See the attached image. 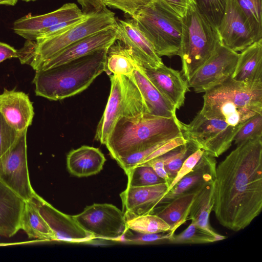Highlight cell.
I'll return each mask as SVG.
<instances>
[{
    "mask_svg": "<svg viewBox=\"0 0 262 262\" xmlns=\"http://www.w3.org/2000/svg\"><path fill=\"white\" fill-rule=\"evenodd\" d=\"M212 211L233 231L249 226L262 209V137L236 145L216 167Z\"/></svg>",
    "mask_w": 262,
    "mask_h": 262,
    "instance_id": "obj_1",
    "label": "cell"
},
{
    "mask_svg": "<svg viewBox=\"0 0 262 262\" xmlns=\"http://www.w3.org/2000/svg\"><path fill=\"white\" fill-rule=\"evenodd\" d=\"M108 48L46 70L36 71L33 80L36 95L57 101L84 91L105 72Z\"/></svg>",
    "mask_w": 262,
    "mask_h": 262,
    "instance_id": "obj_2",
    "label": "cell"
},
{
    "mask_svg": "<svg viewBox=\"0 0 262 262\" xmlns=\"http://www.w3.org/2000/svg\"><path fill=\"white\" fill-rule=\"evenodd\" d=\"M176 117L167 118L145 114L121 117L105 144L116 161L132 154L175 137L183 136Z\"/></svg>",
    "mask_w": 262,
    "mask_h": 262,
    "instance_id": "obj_3",
    "label": "cell"
},
{
    "mask_svg": "<svg viewBox=\"0 0 262 262\" xmlns=\"http://www.w3.org/2000/svg\"><path fill=\"white\" fill-rule=\"evenodd\" d=\"M202 115L241 127L253 116L262 114V83L236 81L231 77L206 91Z\"/></svg>",
    "mask_w": 262,
    "mask_h": 262,
    "instance_id": "obj_4",
    "label": "cell"
},
{
    "mask_svg": "<svg viewBox=\"0 0 262 262\" xmlns=\"http://www.w3.org/2000/svg\"><path fill=\"white\" fill-rule=\"evenodd\" d=\"M115 13L107 8L88 14L82 21L65 32L44 39L27 40L17 50L21 64L36 71L40 64L71 45L95 33L115 28Z\"/></svg>",
    "mask_w": 262,
    "mask_h": 262,
    "instance_id": "obj_5",
    "label": "cell"
},
{
    "mask_svg": "<svg viewBox=\"0 0 262 262\" xmlns=\"http://www.w3.org/2000/svg\"><path fill=\"white\" fill-rule=\"evenodd\" d=\"M182 31L179 56L182 75L188 81L222 44L217 28L196 9L190 8L182 18Z\"/></svg>",
    "mask_w": 262,
    "mask_h": 262,
    "instance_id": "obj_6",
    "label": "cell"
},
{
    "mask_svg": "<svg viewBox=\"0 0 262 262\" xmlns=\"http://www.w3.org/2000/svg\"><path fill=\"white\" fill-rule=\"evenodd\" d=\"M132 18L159 56H179L182 38V18L163 2L154 0Z\"/></svg>",
    "mask_w": 262,
    "mask_h": 262,
    "instance_id": "obj_7",
    "label": "cell"
},
{
    "mask_svg": "<svg viewBox=\"0 0 262 262\" xmlns=\"http://www.w3.org/2000/svg\"><path fill=\"white\" fill-rule=\"evenodd\" d=\"M183 136L196 148L217 158L231 146L234 138L242 127H235L217 119L207 118L199 112L188 124L181 121Z\"/></svg>",
    "mask_w": 262,
    "mask_h": 262,
    "instance_id": "obj_8",
    "label": "cell"
},
{
    "mask_svg": "<svg viewBox=\"0 0 262 262\" xmlns=\"http://www.w3.org/2000/svg\"><path fill=\"white\" fill-rule=\"evenodd\" d=\"M27 129L0 158V182L23 199H33L35 191L30 180L27 155Z\"/></svg>",
    "mask_w": 262,
    "mask_h": 262,
    "instance_id": "obj_9",
    "label": "cell"
},
{
    "mask_svg": "<svg viewBox=\"0 0 262 262\" xmlns=\"http://www.w3.org/2000/svg\"><path fill=\"white\" fill-rule=\"evenodd\" d=\"M73 216L95 238L120 241L128 230L123 212L111 204H93Z\"/></svg>",
    "mask_w": 262,
    "mask_h": 262,
    "instance_id": "obj_10",
    "label": "cell"
},
{
    "mask_svg": "<svg viewBox=\"0 0 262 262\" xmlns=\"http://www.w3.org/2000/svg\"><path fill=\"white\" fill-rule=\"evenodd\" d=\"M239 53L222 44L215 54L187 81L197 93L205 92L231 77Z\"/></svg>",
    "mask_w": 262,
    "mask_h": 262,
    "instance_id": "obj_11",
    "label": "cell"
},
{
    "mask_svg": "<svg viewBox=\"0 0 262 262\" xmlns=\"http://www.w3.org/2000/svg\"><path fill=\"white\" fill-rule=\"evenodd\" d=\"M217 29L222 44L236 52L256 41L246 15L235 0H226Z\"/></svg>",
    "mask_w": 262,
    "mask_h": 262,
    "instance_id": "obj_12",
    "label": "cell"
},
{
    "mask_svg": "<svg viewBox=\"0 0 262 262\" xmlns=\"http://www.w3.org/2000/svg\"><path fill=\"white\" fill-rule=\"evenodd\" d=\"M116 40L129 47L138 63L143 68H157L163 64L152 45L132 18H115Z\"/></svg>",
    "mask_w": 262,
    "mask_h": 262,
    "instance_id": "obj_13",
    "label": "cell"
},
{
    "mask_svg": "<svg viewBox=\"0 0 262 262\" xmlns=\"http://www.w3.org/2000/svg\"><path fill=\"white\" fill-rule=\"evenodd\" d=\"M33 199L39 212L53 232L55 241L69 243H88L95 239L83 229L73 216L59 211L35 193Z\"/></svg>",
    "mask_w": 262,
    "mask_h": 262,
    "instance_id": "obj_14",
    "label": "cell"
},
{
    "mask_svg": "<svg viewBox=\"0 0 262 262\" xmlns=\"http://www.w3.org/2000/svg\"><path fill=\"white\" fill-rule=\"evenodd\" d=\"M87 14L75 3H67L46 14L24 16L14 22L12 29L15 34L26 40H35L43 30L62 22L83 17Z\"/></svg>",
    "mask_w": 262,
    "mask_h": 262,
    "instance_id": "obj_15",
    "label": "cell"
},
{
    "mask_svg": "<svg viewBox=\"0 0 262 262\" xmlns=\"http://www.w3.org/2000/svg\"><path fill=\"white\" fill-rule=\"evenodd\" d=\"M168 186L166 182L141 187L127 186L125 190L120 194L126 221L153 214L156 206L162 203Z\"/></svg>",
    "mask_w": 262,
    "mask_h": 262,
    "instance_id": "obj_16",
    "label": "cell"
},
{
    "mask_svg": "<svg viewBox=\"0 0 262 262\" xmlns=\"http://www.w3.org/2000/svg\"><path fill=\"white\" fill-rule=\"evenodd\" d=\"M116 40L115 28L95 33L67 47L42 63L37 70H46L96 51L109 48Z\"/></svg>",
    "mask_w": 262,
    "mask_h": 262,
    "instance_id": "obj_17",
    "label": "cell"
},
{
    "mask_svg": "<svg viewBox=\"0 0 262 262\" xmlns=\"http://www.w3.org/2000/svg\"><path fill=\"white\" fill-rule=\"evenodd\" d=\"M142 69L154 85L177 110L184 105L185 95L189 88L181 72L164 63L155 69Z\"/></svg>",
    "mask_w": 262,
    "mask_h": 262,
    "instance_id": "obj_18",
    "label": "cell"
},
{
    "mask_svg": "<svg viewBox=\"0 0 262 262\" xmlns=\"http://www.w3.org/2000/svg\"><path fill=\"white\" fill-rule=\"evenodd\" d=\"M0 112L6 122L18 132L28 129L34 115L27 94L6 89L0 94Z\"/></svg>",
    "mask_w": 262,
    "mask_h": 262,
    "instance_id": "obj_19",
    "label": "cell"
},
{
    "mask_svg": "<svg viewBox=\"0 0 262 262\" xmlns=\"http://www.w3.org/2000/svg\"><path fill=\"white\" fill-rule=\"evenodd\" d=\"M110 96L95 135V139L105 144L120 117L124 106L125 90L120 75H111Z\"/></svg>",
    "mask_w": 262,
    "mask_h": 262,
    "instance_id": "obj_20",
    "label": "cell"
},
{
    "mask_svg": "<svg viewBox=\"0 0 262 262\" xmlns=\"http://www.w3.org/2000/svg\"><path fill=\"white\" fill-rule=\"evenodd\" d=\"M132 76L142 95L148 114L167 118L177 116L176 107L151 82L137 60Z\"/></svg>",
    "mask_w": 262,
    "mask_h": 262,
    "instance_id": "obj_21",
    "label": "cell"
},
{
    "mask_svg": "<svg viewBox=\"0 0 262 262\" xmlns=\"http://www.w3.org/2000/svg\"><path fill=\"white\" fill-rule=\"evenodd\" d=\"M25 201L0 182V235L10 237L20 230Z\"/></svg>",
    "mask_w": 262,
    "mask_h": 262,
    "instance_id": "obj_22",
    "label": "cell"
},
{
    "mask_svg": "<svg viewBox=\"0 0 262 262\" xmlns=\"http://www.w3.org/2000/svg\"><path fill=\"white\" fill-rule=\"evenodd\" d=\"M216 162L205 152L193 169L183 177L164 196L162 203L169 202L177 196L214 179Z\"/></svg>",
    "mask_w": 262,
    "mask_h": 262,
    "instance_id": "obj_23",
    "label": "cell"
},
{
    "mask_svg": "<svg viewBox=\"0 0 262 262\" xmlns=\"http://www.w3.org/2000/svg\"><path fill=\"white\" fill-rule=\"evenodd\" d=\"M106 161L99 148L83 145L71 150L67 157L69 172L77 177H86L99 173Z\"/></svg>",
    "mask_w": 262,
    "mask_h": 262,
    "instance_id": "obj_24",
    "label": "cell"
},
{
    "mask_svg": "<svg viewBox=\"0 0 262 262\" xmlns=\"http://www.w3.org/2000/svg\"><path fill=\"white\" fill-rule=\"evenodd\" d=\"M241 52L232 78L247 83H262V38Z\"/></svg>",
    "mask_w": 262,
    "mask_h": 262,
    "instance_id": "obj_25",
    "label": "cell"
},
{
    "mask_svg": "<svg viewBox=\"0 0 262 262\" xmlns=\"http://www.w3.org/2000/svg\"><path fill=\"white\" fill-rule=\"evenodd\" d=\"M202 185L172 199L156 213L169 226V232L172 234H174L176 230L188 220L191 205Z\"/></svg>",
    "mask_w": 262,
    "mask_h": 262,
    "instance_id": "obj_26",
    "label": "cell"
},
{
    "mask_svg": "<svg viewBox=\"0 0 262 262\" xmlns=\"http://www.w3.org/2000/svg\"><path fill=\"white\" fill-rule=\"evenodd\" d=\"M213 180L202 184L200 187L191 207L188 220L196 226L215 236L218 234L209 224V216L214 203Z\"/></svg>",
    "mask_w": 262,
    "mask_h": 262,
    "instance_id": "obj_27",
    "label": "cell"
},
{
    "mask_svg": "<svg viewBox=\"0 0 262 262\" xmlns=\"http://www.w3.org/2000/svg\"><path fill=\"white\" fill-rule=\"evenodd\" d=\"M20 229L29 238L41 242L55 241L54 234L39 212L33 199L25 201L20 221Z\"/></svg>",
    "mask_w": 262,
    "mask_h": 262,
    "instance_id": "obj_28",
    "label": "cell"
},
{
    "mask_svg": "<svg viewBox=\"0 0 262 262\" xmlns=\"http://www.w3.org/2000/svg\"><path fill=\"white\" fill-rule=\"evenodd\" d=\"M136 61L130 49L116 40L108 48L105 72L108 76H131L133 75Z\"/></svg>",
    "mask_w": 262,
    "mask_h": 262,
    "instance_id": "obj_29",
    "label": "cell"
},
{
    "mask_svg": "<svg viewBox=\"0 0 262 262\" xmlns=\"http://www.w3.org/2000/svg\"><path fill=\"white\" fill-rule=\"evenodd\" d=\"M125 90L124 106L121 117H136L148 114L142 95L133 75H120Z\"/></svg>",
    "mask_w": 262,
    "mask_h": 262,
    "instance_id": "obj_30",
    "label": "cell"
},
{
    "mask_svg": "<svg viewBox=\"0 0 262 262\" xmlns=\"http://www.w3.org/2000/svg\"><path fill=\"white\" fill-rule=\"evenodd\" d=\"M226 237L218 234L214 236L196 226L191 222L189 226L180 233L173 234L168 244H202L222 241Z\"/></svg>",
    "mask_w": 262,
    "mask_h": 262,
    "instance_id": "obj_31",
    "label": "cell"
},
{
    "mask_svg": "<svg viewBox=\"0 0 262 262\" xmlns=\"http://www.w3.org/2000/svg\"><path fill=\"white\" fill-rule=\"evenodd\" d=\"M128 229L140 233L169 232V226L156 214H147L127 221Z\"/></svg>",
    "mask_w": 262,
    "mask_h": 262,
    "instance_id": "obj_32",
    "label": "cell"
},
{
    "mask_svg": "<svg viewBox=\"0 0 262 262\" xmlns=\"http://www.w3.org/2000/svg\"><path fill=\"white\" fill-rule=\"evenodd\" d=\"M196 149L198 148L192 143L187 142L161 156L165 169L171 181L177 174L184 160Z\"/></svg>",
    "mask_w": 262,
    "mask_h": 262,
    "instance_id": "obj_33",
    "label": "cell"
},
{
    "mask_svg": "<svg viewBox=\"0 0 262 262\" xmlns=\"http://www.w3.org/2000/svg\"><path fill=\"white\" fill-rule=\"evenodd\" d=\"M246 15L256 41L262 37V0H235Z\"/></svg>",
    "mask_w": 262,
    "mask_h": 262,
    "instance_id": "obj_34",
    "label": "cell"
},
{
    "mask_svg": "<svg viewBox=\"0 0 262 262\" xmlns=\"http://www.w3.org/2000/svg\"><path fill=\"white\" fill-rule=\"evenodd\" d=\"M126 174L128 186H146L166 182L151 167L147 165H137L129 169Z\"/></svg>",
    "mask_w": 262,
    "mask_h": 262,
    "instance_id": "obj_35",
    "label": "cell"
},
{
    "mask_svg": "<svg viewBox=\"0 0 262 262\" xmlns=\"http://www.w3.org/2000/svg\"><path fill=\"white\" fill-rule=\"evenodd\" d=\"M196 9L216 28L224 13L226 0H193Z\"/></svg>",
    "mask_w": 262,
    "mask_h": 262,
    "instance_id": "obj_36",
    "label": "cell"
},
{
    "mask_svg": "<svg viewBox=\"0 0 262 262\" xmlns=\"http://www.w3.org/2000/svg\"><path fill=\"white\" fill-rule=\"evenodd\" d=\"M259 137H262V114L248 119L236 134L233 141L238 145Z\"/></svg>",
    "mask_w": 262,
    "mask_h": 262,
    "instance_id": "obj_37",
    "label": "cell"
},
{
    "mask_svg": "<svg viewBox=\"0 0 262 262\" xmlns=\"http://www.w3.org/2000/svg\"><path fill=\"white\" fill-rule=\"evenodd\" d=\"M173 235L170 232L166 234L161 233H140L128 229L123 237L124 241L128 243L141 245H161L168 244L169 239Z\"/></svg>",
    "mask_w": 262,
    "mask_h": 262,
    "instance_id": "obj_38",
    "label": "cell"
},
{
    "mask_svg": "<svg viewBox=\"0 0 262 262\" xmlns=\"http://www.w3.org/2000/svg\"><path fill=\"white\" fill-rule=\"evenodd\" d=\"M105 6L121 10L134 17L142 9L154 0H100Z\"/></svg>",
    "mask_w": 262,
    "mask_h": 262,
    "instance_id": "obj_39",
    "label": "cell"
},
{
    "mask_svg": "<svg viewBox=\"0 0 262 262\" xmlns=\"http://www.w3.org/2000/svg\"><path fill=\"white\" fill-rule=\"evenodd\" d=\"M20 133L6 122L0 112V158L13 145Z\"/></svg>",
    "mask_w": 262,
    "mask_h": 262,
    "instance_id": "obj_40",
    "label": "cell"
},
{
    "mask_svg": "<svg viewBox=\"0 0 262 262\" xmlns=\"http://www.w3.org/2000/svg\"><path fill=\"white\" fill-rule=\"evenodd\" d=\"M204 150L198 148L184 160L177 174L172 180L168 186L167 192L169 191L183 177L191 171L200 160Z\"/></svg>",
    "mask_w": 262,
    "mask_h": 262,
    "instance_id": "obj_41",
    "label": "cell"
},
{
    "mask_svg": "<svg viewBox=\"0 0 262 262\" xmlns=\"http://www.w3.org/2000/svg\"><path fill=\"white\" fill-rule=\"evenodd\" d=\"M87 15L88 14L82 18L62 22L45 29L40 33L36 40L44 39L60 35L82 21Z\"/></svg>",
    "mask_w": 262,
    "mask_h": 262,
    "instance_id": "obj_42",
    "label": "cell"
},
{
    "mask_svg": "<svg viewBox=\"0 0 262 262\" xmlns=\"http://www.w3.org/2000/svg\"><path fill=\"white\" fill-rule=\"evenodd\" d=\"M187 142V140L183 136L175 137L159 146L149 155H148L141 164L152 159L161 156L178 146L186 143Z\"/></svg>",
    "mask_w": 262,
    "mask_h": 262,
    "instance_id": "obj_43",
    "label": "cell"
},
{
    "mask_svg": "<svg viewBox=\"0 0 262 262\" xmlns=\"http://www.w3.org/2000/svg\"><path fill=\"white\" fill-rule=\"evenodd\" d=\"M181 18L194 5L193 0H160Z\"/></svg>",
    "mask_w": 262,
    "mask_h": 262,
    "instance_id": "obj_44",
    "label": "cell"
},
{
    "mask_svg": "<svg viewBox=\"0 0 262 262\" xmlns=\"http://www.w3.org/2000/svg\"><path fill=\"white\" fill-rule=\"evenodd\" d=\"M147 165L151 167L156 173L168 184L171 182V180L167 174L164 167V164L162 156L157 157L149 160L140 165Z\"/></svg>",
    "mask_w": 262,
    "mask_h": 262,
    "instance_id": "obj_45",
    "label": "cell"
},
{
    "mask_svg": "<svg viewBox=\"0 0 262 262\" xmlns=\"http://www.w3.org/2000/svg\"><path fill=\"white\" fill-rule=\"evenodd\" d=\"M85 14L99 11L106 8L100 0H77Z\"/></svg>",
    "mask_w": 262,
    "mask_h": 262,
    "instance_id": "obj_46",
    "label": "cell"
},
{
    "mask_svg": "<svg viewBox=\"0 0 262 262\" xmlns=\"http://www.w3.org/2000/svg\"><path fill=\"white\" fill-rule=\"evenodd\" d=\"M12 58H18L17 50L7 43L0 41V63Z\"/></svg>",
    "mask_w": 262,
    "mask_h": 262,
    "instance_id": "obj_47",
    "label": "cell"
},
{
    "mask_svg": "<svg viewBox=\"0 0 262 262\" xmlns=\"http://www.w3.org/2000/svg\"><path fill=\"white\" fill-rule=\"evenodd\" d=\"M18 0H0V5L14 6Z\"/></svg>",
    "mask_w": 262,
    "mask_h": 262,
    "instance_id": "obj_48",
    "label": "cell"
},
{
    "mask_svg": "<svg viewBox=\"0 0 262 262\" xmlns=\"http://www.w3.org/2000/svg\"><path fill=\"white\" fill-rule=\"evenodd\" d=\"M21 244V243H14V244H7V243H0V246H8V245H15V244Z\"/></svg>",
    "mask_w": 262,
    "mask_h": 262,
    "instance_id": "obj_49",
    "label": "cell"
},
{
    "mask_svg": "<svg viewBox=\"0 0 262 262\" xmlns=\"http://www.w3.org/2000/svg\"><path fill=\"white\" fill-rule=\"evenodd\" d=\"M21 1H24V2H29L35 1L36 0H21Z\"/></svg>",
    "mask_w": 262,
    "mask_h": 262,
    "instance_id": "obj_50",
    "label": "cell"
}]
</instances>
